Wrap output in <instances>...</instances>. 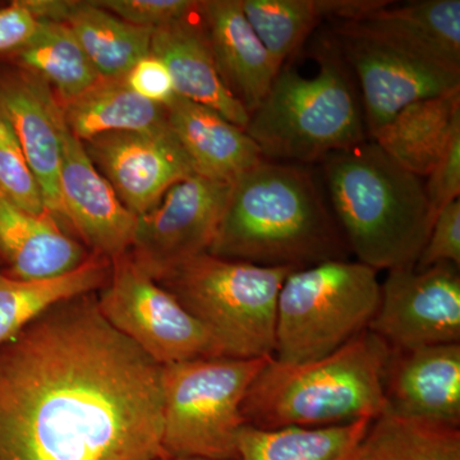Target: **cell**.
<instances>
[{
  "label": "cell",
  "instance_id": "obj_1",
  "mask_svg": "<svg viewBox=\"0 0 460 460\" xmlns=\"http://www.w3.org/2000/svg\"><path fill=\"white\" fill-rule=\"evenodd\" d=\"M96 293L51 305L0 345V460H153L162 366L115 330Z\"/></svg>",
  "mask_w": 460,
  "mask_h": 460
},
{
  "label": "cell",
  "instance_id": "obj_2",
  "mask_svg": "<svg viewBox=\"0 0 460 460\" xmlns=\"http://www.w3.org/2000/svg\"><path fill=\"white\" fill-rule=\"evenodd\" d=\"M208 253L266 268L347 260L349 248L313 174L263 160L230 187Z\"/></svg>",
  "mask_w": 460,
  "mask_h": 460
},
{
  "label": "cell",
  "instance_id": "obj_3",
  "mask_svg": "<svg viewBox=\"0 0 460 460\" xmlns=\"http://www.w3.org/2000/svg\"><path fill=\"white\" fill-rule=\"evenodd\" d=\"M323 163L332 213L357 261L376 271L413 268L435 222L422 178L374 141Z\"/></svg>",
  "mask_w": 460,
  "mask_h": 460
},
{
  "label": "cell",
  "instance_id": "obj_4",
  "mask_svg": "<svg viewBox=\"0 0 460 460\" xmlns=\"http://www.w3.org/2000/svg\"><path fill=\"white\" fill-rule=\"evenodd\" d=\"M389 353L367 329L314 361L288 363L271 356L248 389L242 405L244 423L265 429L328 428L376 419L386 408Z\"/></svg>",
  "mask_w": 460,
  "mask_h": 460
},
{
  "label": "cell",
  "instance_id": "obj_5",
  "mask_svg": "<svg viewBox=\"0 0 460 460\" xmlns=\"http://www.w3.org/2000/svg\"><path fill=\"white\" fill-rule=\"evenodd\" d=\"M325 47L317 56L316 75L281 68L251 114L246 132L263 159L311 164L367 141L361 100L338 41Z\"/></svg>",
  "mask_w": 460,
  "mask_h": 460
},
{
  "label": "cell",
  "instance_id": "obj_6",
  "mask_svg": "<svg viewBox=\"0 0 460 460\" xmlns=\"http://www.w3.org/2000/svg\"><path fill=\"white\" fill-rule=\"evenodd\" d=\"M295 270L202 253L155 280L219 341L226 357L261 358L274 353L278 296Z\"/></svg>",
  "mask_w": 460,
  "mask_h": 460
},
{
  "label": "cell",
  "instance_id": "obj_7",
  "mask_svg": "<svg viewBox=\"0 0 460 460\" xmlns=\"http://www.w3.org/2000/svg\"><path fill=\"white\" fill-rule=\"evenodd\" d=\"M377 272L348 259L290 272L278 296L272 357L314 361L367 330L380 302Z\"/></svg>",
  "mask_w": 460,
  "mask_h": 460
},
{
  "label": "cell",
  "instance_id": "obj_8",
  "mask_svg": "<svg viewBox=\"0 0 460 460\" xmlns=\"http://www.w3.org/2000/svg\"><path fill=\"white\" fill-rule=\"evenodd\" d=\"M269 357H208L162 366L165 454L238 460L242 405Z\"/></svg>",
  "mask_w": 460,
  "mask_h": 460
},
{
  "label": "cell",
  "instance_id": "obj_9",
  "mask_svg": "<svg viewBox=\"0 0 460 460\" xmlns=\"http://www.w3.org/2000/svg\"><path fill=\"white\" fill-rule=\"evenodd\" d=\"M96 296L104 319L157 365L226 357L219 341L128 251L111 260V277Z\"/></svg>",
  "mask_w": 460,
  "mask_h": 460
},
{
  "label": "cell",
  "instance_id": "obj_10",
  "mask_svg": "<svg viewBox=\"0 0 460 460\" xmlns=\"http://www.w3.org/2000/svg\"><path fill=\"white\" fill-rule=\"evenodd\" d=\"M232 184L198 174L178 181L147 213L137 217L128 250L153 279L202 253H208Z\"/></svg>",
  "mask_w": 460,
  "mask_h": 460
},
{
  "label": "cell",
  "instance_id": "obj_11",
  "mask_svg": "<svg viewBox=\"0 0 460 460\" xmlns=\"http://www.w3.org/2000/svg\"><path fill=\"white\" fill-rule=\"evenodd\" d=\"M368 330L390 349L460 343V274L453 263L387 271Z\"/></svg>",
  "mask_w": 460,
  "mask_h": 460
},
{
  "label": "cell",
  "instance_id": "obj_12",
  "mask_svg": "<svg viewBox=\"0 0 460 460\" xmlns=\"http://www.w3.org/2000/svg\"><path fill=\"white\" fill-rule=\"evenodd\" d=\"M335 39L358 81L370 138L408 105L460 91V71L338 27Z\"/></svg>",
  "mask_w": 460,
  "mask_h": 460
},
{
  "label": "cell",
  "instance_id": "obj_13",
  "mask_svg": "<svg viewBox=\"0 0 460 460\" xmlns=\"http://www.w3.org/2000/svg\"><path fill=\"white\" fill-rule=\"evenodd\" d=\"M127 210L147 213L178 181L195 174L169 128L155 132H113L83 142Z\"/></svg>",
  "mask_w": 460,
  "mask_h": 460
},
{
  "label": "cell",
  "instance_id": "obj_14",
  "mask_svg": "<svg viewBox=\"0 0 460 460\" xmlns=\"http://www.w3.org/2000/svg\"><path fill=\"white\" fill-rule=\"evenodd\" d=\"M60 198L65 220L91 253L114 260L131 248L137 217L124 208L109 181L91 162L83 141L62 126Z\"/></svg>",
  "mask_w": 460,
  "mask_h": 460
},
{
  "label": "cell",
  "instance_id": "obj_15",
  "mask_svg": "<svg viewBox=\"0 0 460 460\" xmlns=\"http://www.w3.org/2000/svg\"><path fill=\"white\" fill-rule=\"evenodd\" d=\"M0 111L16 133L48 210L65 220L60 198L62 109L47 81L22 66L0 74Z\"/></svg>",
  "mask_w": 460,
  "mask_h": 460
},
{
  "label": "cell",
  "instance_id": "obj_16",
  "mask_svg": "<svg viewBox=\"0 0 460 460\" xmlns=\"http://www.w3.org/2000/svg\"><path fill=\"white\" fill-rule=\"evenodd\" d=\"M386 411L460 426V343L390 349Z\"/></svg>",
  "mask_w": 460,
  "mask_h": 460
},
{
  "label": "cell",
  "instance_id": "obj_17",
  "mask_svg": "<svg viewBox=\"0 0 460 460\" xmlns=\"http://www.w3.org/2000/svg\"><path fill=\"white\" fill-rule=\"evenodd\" d=\"M199 13L223 84L251 117L279 69L248 22L241 0L199 2Z\"/></svg>",
  "mask_w": 460,
  "mask_h": 460
},
{
  "label": "cell",
  "instance_id": "obj_18",
  "mask_svg": "<svg viewBox=\"0 0 460 460\" xmlns=\"http://www.w3.org/2000/svg\"><path fill=\"white\" fill-rule=\"evenodd\" d=\"M338 29L460 71L459 0L390 2L353 22L338 23Z\"/></svg>",
  "mask_w": 460,
  "mask_h": 460
},
{
  "label": "cell",
  "instance_id": "obj_19",
  "mask_svg": "<svg viewBox=\"0 0 460 460\" xmlns=\"http://www.w3.org/2000/svg\"><path fill=\"white\" fill-rule=\"evenodd\" d=\"M150 54L164 63L177 96L213 109L246 131L250 114L220 78L199 5L189 16L154 30Z\"/></svg>",
  "mask_w": 460,
  "mask_h": 460
},
{
  "label": "cell",
  "instance_id": "obj_20",
  "mask_svg": "<svg viewBox=\"0 0 460 460\" xmlns=\"http://www.w3.org/2000/svg\"><path fill=\"white\" fill-rule=\"evenodd\" d=\"M166 120L199 177L232 184L265 160L244 129L204 105L177 96L166 107Z\"/></svg>",
  "mask_w": 460,
  "mask_h": 460
},
{
  "label": "cell",
  "instance_id": "obj_21",
  "mask_svg": "<svg viewBox=\"0 0 460 460\" xmlns=\"http://www.w3.org/2000/svg\"><path fill=\"white\" fill-rule=\"evenodd\" d=\"M90 255L53 215L26 213L0 196V270L8 277L53 279L75 270Z\"/></svg>",
  "mask_w": 460,
  "mask_h": 460
},
{
  "label": "cell",
  "instance_id": "obj_22",
  "mask_svg": "<svg viewBox=\"0 0 460 460\" xmlns=\"http://www.w3.org/2000/svg\"><path fill=\"white\" fill-rule=\"evenodd\" d=\"M38 20L65 23L102 78L122 77L150 54L154 30L124 22L95 3L78 0H23Z\"/></svg>",
  "mask_w": 460,
  "mask_h": 460
},
{
  "label": "cell",
  "instance_id": "obj_23",
  "mask_svg": "<svg viewBox=\"0 0 460 460\" xmlns=\"http://www.w3.org/2000/svg\"><path fill=\"white\" fill-rule=\"evenodd\" d=\"M459 128L460 91L408 105L371 141L405 171L425 178Z\"/></svg>",
  "mask_w": 460,
  "mask_h": 460
},
{
  "label": "cell",
  "instance_id": "obj_24",
  "mask_svg": "<svg viewBox=\"0 0 460 460\" xmlns=\"http://www.w3.org/2000/svg\"><path fill=\"white\" fill-rule=\"evenodd\" d=\"M59 104L69 131L83 142L105 133L168 128L166 108L137 95L126 75L100 78L77 98Z\"/></svg>",
  "mask_w": 460,
  "mask_h": 460
},
{
  "label": "cell",
  "instance_id": "obj_25",
  "mask_svg": "<svg viewBox=\"0 0 460 460\" xmlns=\"http://www.w3.org/2000/svg\"><path fill=\"white\" fill-rule=\"evenodd\" d=\"M111 269V260L91 253L75 270L53 279L18 280L0 270V345L58 302L99 292Z\"/></svg>",
  "mask_w": 460,
  "mask_h": 460
},
{
  "label": "cell",
  "instance_id": "obj_26",
  "mask_svg": "<svg viewBox=\"0 0 460 460\" xmlns=\"http://www.w3.org/2000/svg\"><path fill=\"white\" fill-rule=\"evenodd\" d=\"M371 420L328 428L244 426L239 435L238 460H353Z\"/></svg>",
  "mask_w": 460,
  "mask_h": 460
},
{
  "label": "cell",
  "instance_id": "obj_27",
  "mask_svg": "<svg viewBox=\"0 0 460 460\" xmlns=\"http://www.w3.org/2000/svg\"><path fill=\"white\" fill-rule=\"evenodd\" d=\"M353 460H460V426L384 411Z\"/></svg>",
  "mask_w": 460,
  "mask_h": 460
},
{
  "label": "cell",
  "instance_id": "obj_28",
  "mask_svg": "<svg viewBox=\"0 0 460 460\" xmlns=\"http://www.w3.org/2000/svg\"><path fill=\"white\" fill-rule=\"evenodd\" d=\"M13 54L22 68L56 89L60 102L77 98L102 78L65 23L39 20L32 38Z\"/></svg>",
  "mask_w": 460,
  "mask_h": 460
},
{
  "label": "cell",
  "instance_id": "obj_29",
  "mask_svg": "<svg viewBox=\"0 0 460 460\" xmlns=\"http://www.w3.org/2000/svg\"><path fill=\"white\" fill-rule=\"evenodd\" d=\"M241 4L279 71L323 20L320 0H241Z\"/></svg>",
  "mask_w": 460,
  "mask_h": 460
},
{
  "label": "cell",
  "instance_id": "obj_30",
  "mask_svg": "<svg viewBox=\"0 0 460 460\" xmlns=\"http://www.w3.org/2000/svg\"><path fill=\"white\" fill-rule=\"evenodd\" d=\"M0 196L33 215L50 214L40 184L27 162L11 123L0 111Z\"/></svg>",
  "mask_w": 460,
  "mask_h": 460
},
{
  "label": "cell",
  "instance_id": "obj_31",
  "mask_svg": "<svg viewBox=\"0 0 460 460\" xmlns=\"http://www.w3.org/2000/svg\"><path fill=\"white\" fill-rule=\"evenodd\" d=\"M124 22L155 30L189 16L199 2L190 0H93Z\"/></svg>",
  "mask_w": 460,
  "mask_h": 460
},
{
  "label": "cell",
  "instance_id": "obj_32",
  "mask_svg": "<svg viewBox=\"0 0 460 460\" xmlns=\"http://www.w3.org/2000/svg\"><path fill=\"white\" fill-rule=\"evenodd\" d=\"M444 262L460 266V199L445 206L436 217L414 268L426 269Z\"/></svg>",
  "mask_w": 460,
  "mask_h": 460
},
{
  "label": "cell",
  "instance_id": "obj_33",
  "mask_svg": "<svg viewBox=\"0 0 460 460\" xmlns=\"http://www.w3.org/2000/svg\"><path fill=\"white\" fill-rule=\"evenodd\" d=\"M425 183L429 208L436 219L438 213L459 199L460 195V128L454 132L449 144L428 175Z\"/></svg>",
  "mask_w": 460,
  "mask_h": 460
},
{
  "label": "cell",
  "instance_id": "obj_34",
  "mask_svg": "<svg viewBox=\"0 0 460 460\" xmlns=\"http://www.w3.org/2000/svg\"><path fill=\"white\" fill-rule=\"evenodd\" d=\"M126 80L137 95L154 104L166 108L177 98L168 69L153 54L138 60L126 75Z\"/></svg>",
  "mask_w": 460,
  "mask_h": 460
},
{
  "label": "cell",
  "instance_id": "obj_35",
  "mask_svg": "<svg viewBox=\"0 0 460 460\" xmlns=\"http://www.w3.org/2000/svg\"><path fill=\"white\" fill-rule=\"evenodd\" d=\"M39 20L23 0L0 9V54L14 53L22 48L38 29Z\"/></svg>",
  "mask_w": 460,
  "mask_h": 460
},
{
  "label": "cell",
  "instance_id": "obj_36",
  "mask_svg": "<svg viewBox=\"0 0 460 460\" xmlns=\"http://www.w3.org/2000/svg\"><path fill=\"white\" fill-rule=\"evenodd\" d=\"M153 460H213L205 458H196V456H171V454H163L162 456Z\"/></svg>",
  "mask_w": 460,
  "mask_h": 460
}]
</instances>
